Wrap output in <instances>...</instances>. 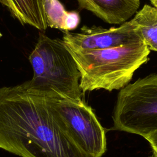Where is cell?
<instances>
[{
    "label": "cell",
    "mask_w": 157,
    "mask_h": 157,
    "mask_svg": "<svg viewBox=\"0 0 157 157\" xmlns=\"http://www.w3.org/2000/svg\"><path fill=\"white\" fill-rule=\"evenodd\" d=\"M0 148L20 157H92L74 139L50 98L23 83L0 88Z\"/></svg>",
    "instance_id": "1"
},
{
    "label": "cell",
    "mask_w": 157,
    "mask_h": 157,
    "mask_svg": "<svg viewBox=\"0 0 157 157\" xmlns=\"http://www.w3.org/2000/svg\"><path fill=\"white\" fill-rule=\"evenodd\" d=\"M68 49L80 73V87L83 93L124 88L135 71L147 62L150 50L143 41L101 50Z\"/></svg>",
    "instance_id": "2"
},
{
    "label": "cell",
    "mask_w": 157,
    "mask_h": 157,
    "mask_svg": "<svg viewBox=\"0 0 157 157\" xmlns=\"http://www.w3.org/2000/svg\"><path fill=\"white\" fill-rule=\"evenodd\" d=\"M29 60L33 77L23 83L29 90L50 98L82 99L80 73L63 40L40 33Z\"/></svg>",
    "instance_id": "3"
},
{
    "label": "cell",
    "mask_w": 157,
    "mask_h": 157,
    "mask_svg": "<svg viewBox=\"0 0 157 157\" xmlns=\"http://www.w3.org/2000/svg\"><path fill=\"white\" fill-rule=\"evenodd\" d=\"M112 129L145 137L157 131V73L129 83L118 93Z\"/></svg>",
    "instance_id": "4"
},
{
    "label": "cell",
    "mask_w": 157,
    "mask_h": 157,
    "mask_svg": "<svg viewBox=\"0 0 157 157\" xmlns=\"http://www.w3.org/2000/svg\"><path fill=\"white\" fill-rule=\"evenodd\" d=\"M50 101L80 148L92 157H102L107 150L105 130L93 109L82 99L50 98Z\"/></svg>",
    "instance_id": "5"
},
{
    "label": "cell",
    "mask_w": 157,
    "mask_h": 157,
    "mask_svg": "<svg viewBox=\"0 0 157 157\" xmlns=\"http://www.w3.org/2000/svg\"><path fill=\"white\" fill-rule=\"evenodd\" d=\"M63 40L68 48L75 51L120 47L142 41L131 20L109 29L83 26L79 33H65Z\"/></svg>",
    "instance_id": "6"
},
{
    "label": "cell",
    "mask_w": 157,
    "mask_h": 157,
    "mask_svg": "<svg viewBox=\"0 0 157 157\" xmlns=\"http://www.w3.org/2000/svg\"><path fill=\"white\" fill-rule=\"evenodd\" d=\"M86 9L109 24H123L136 14L140 0H77Z\"/></svg>",
    "instance_id": "7"
},
{
    "label": "cell",
    "mask_w": 157,
    "mask_h": 157,
    "mask_svg": "<svg viewBox=\"0 0 157 157\" xmlns=\"http://www.w3.org/2000/svg\"><path fill=\"white\" fill-rule=\"evenodd\" d=\"M45 0H0L12 15L23 25H29L39 30L48 28L45 13Z\"/></svg>",
    "instance_id": "8"
},
{
    "label": "cell",
    "mask_w": 157,
    "mask_h": 157,
    "mask_svg": "<svg viewBox=\"0 0 157 157\" xmlns=\"http://www.w3.org/2000/svg\"><path fill=\"white\" fill-rule=\"evenodd\" d=\"M131 20L142 41L150 50L157 52V9L145 4Z\"/></svg>",
    "instance_id": "9"
},
{
    "label": "cell",
    "mask_w": 157,
    "mask_h": 157,
    "mask_svg": "<svg viewBox=\"0 0 157 157\" xmlns=\"http://www.w3.org/2000/svg\"><path fill=\"white\" fill-rule=\"evenodd\" d=\"M44 7L48 27L66 33L78 26L80 21L79 14L75 11L66 10L59 0H45Z\"/></svg>",
    "instance_id": "10"
},
{
    "label": "cell",
    "mask_w": 157,
    "mask_h": 157,
    "mask_svg": "<svg viewBox=\"0 0 157 157\" xmlns=\"http://www.w3.org/2000/svg\"><path fill=\"white\" fill-rule=\"evenodd\" d=\"M144 138L149 142L153 152L157 155V131L148 134Z\"/></svg>",
    "instance_id": "11"
},
{
    "label": "cell",
    "mask_w": 157,
    "mask_h": 157,
    "mask_svg": "<svg viewBox=\"0 0 157 157\" xmlns=\"http://www.w3.org/2000/svg\"><path fill=\"white\" fill-rule=\"evenodd\" d=\"M150 2L153 4V7L157 9V0H150Z\"/></svg>",
    "instance_id": "12"
},
{
    "label": "cell",
    "mask_w": 157,
    "mask_h": 157,
    "mask_svg": "<svg viewBox=\"0 0 157 157\" xmlns=\"http://www.w3.org/2000/svg\"><path fill=\"white\" fill-rule=\"evenodd\" d=\"M148 157H157V155L156 153H155L154 152H153L152 155H151L150 156H149Z\"/></svg>",
    "instance_id": "13"
}]
</instances>
